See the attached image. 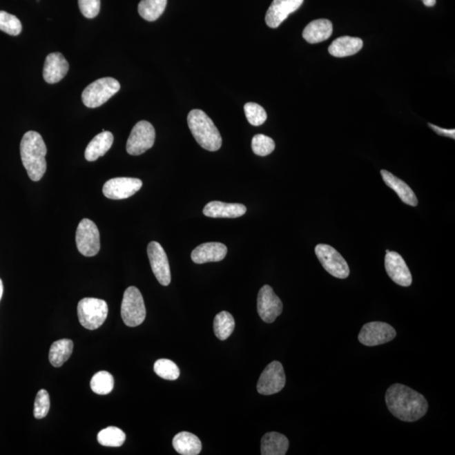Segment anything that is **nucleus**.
Listing matches in <instances>:
<instances>
[{
	"instance_id": "nucleus-1",
	"label": "nucleus",
	"mask_w": 455,
	"mask_h": 455,
	"mask_svg": "<svg viewBox=\"0 0 455 455\" xmlns=\"http://www.w3.org/2000/svg\"><path fill=\"white\" fill-rule=\"evenodd\" d=\"M385 403L391 414L405 423L423 418L428 409L427 401L422 394L401 384L392 385L387 389Z\"/></svg>"
},
{
	"instance_id": "nucleus-2",
	"label": "nucleus",
	"mask_w": 455,
	"mask_h": 455,
	"mask_svg": "<svg viewBox=\"0 0 455 455\" xmlns=\"http://www.w3.org/2000/svg\"><path fill=\"white\" fill-rule=\"evenodd\" d=\"M46 155L47 147L40 133L35 131L25 133L21 142V160L28 177L33 182L40 181L47 171Z\"/></svg>"
},
{
	"instance_id": "nucleus-3",
	"label": "nucleus",
	"mask_w": 455,
	"mask_h": 455,
	"mask_svg": "<svg viewBox=\"0 0 455 455\" xmlns=\"http://www.w3.org/2000/svg\"><path fill=\"white\" fill-rule=\"evenodd\" d=\"M189 128L195 139L204 150L219 151L222 146V137L219 129L208 115L202 110H191L187 117Z\"/></svg>"
},
{
	"instance_id": "nucleus-4",
	"label": "nucleus",
	"mask_w": 455,
	"mask_h": 455,
	"mask_svg": "<svg viewBox=\"0 0 455 455\" xmlns=\"http://www.w3.org/2000/svg\"><path fill=\"white\" fill-rule=\"evenodd\" d=\"M77 312L82 327L88 330H97L107 318L108 305L102 300L85 298L79 302Z\"/></svg>"
},
{
	"instance_id": "nucleus-5",
	"label": "nucleus",
	"mask_w": 455,
	"mask_h": 455,
	"mask_svg": "<svg viewBox=\"0 0 455 455\" xmlns=\"http://www.w3.org/2000/svg\"><path fill=\"white\" fill-rule=\"evenodd\" d=\"M121 316L126 326H140L146 317L144 298L136 287H129L125 290L121 306Z\"/></svg>"
},
{
	"instance_id": "nucleus-6",
	"label": "nucleus",
	"mask_w": 455,
	"mask_h": 455,
	"mask_svg": "<svg viewBox=\"0 0 455 455\" xmlns=\"http://www.w3.org/2000/svg\"><path fill=\"white\" fill-rule=\"evenodd\" d=\"M120 88V83L113 78L106 77L95 80L84 90L83 103L89 108H97L116 95Z\"/></svg>"
},
{
	"instance_id": "nucleus-7",
	"label": "nucleus",
	"mask_w": 455,
	"mask_h": 455,
	"mask_svg": "<svg viewBox=\"0 0 455 455\" xmlns=\"http://www.w3.org/2000/svg\"><path fill=\"white\" fill-rule=\"evenodd\" d=\"M315 251L321 265L331 276L340 279H345L349 276V264L333 247L319 244L316 246Z\"/></svg>"
},
{
	"instance_id": "nucleus-8",
	"label": "nucleus",
	"mask_w": 455,
	"mask_h": 455,
	"mask_svg": "<svg viewBox=\"0 0 455 455\" xmlns=\"http://www.w3.org/2000/svg\"><path fill=\"white\" fill-rule=\"evenodd\" d=\"M76 246L83 255L91 258L101 249L100 232L97 224L88 219L80 221L76 231Z\"/></svg>"
},
{
	"instance_id": "nucleus-9",
	"label": "nucleus",
	"mask_w": 455,
	"mask_h": 455,
	"mask_svg": "<svg viewBox=\"0 0 455 455\" xmlns=\"http://www.w3.org/2000/svg\"><path fill=\"white\" fill-rule=\"evenodd\" d=\"M155 130L151 122L140 121L133 127L127 142V152L131 155H140L154 146Z\"/></svg>"
},
{
	"instance_id": "nucleus-10",
	"label": "nucleus",
	"mask_w": 455,
	"mask_h": 455,
	"mask_svg": "<svg viewBox=\"0 0 455 455\" xmlns=\"http://www.w3.org/2000/svg\"><path fill=\"white\" fill-rule=\"evenodd\" d=\"M286 376L284 367L278 361H273L266 367L260 376L258 391L262 396H271L280 392L284 388Z\"/></svg>"
},
{
	"instance_id": "nucleus-11",
	"label": "nucleus",
	"mask_w": 455,
	"mask_h": 455,
	"mask_svg": "<svg viewBox=\"0 0 455 455\" xmlns=\"http://www.w3.org/2000/svg\"><path fill=\"white\" fill-rule=\"evenodd\" d=\"M396 336V331L391 325L374 321L362 327L358 340L365 346L374 347L391 342Z\"/></svg>"
},
{
	"instance_id": "nucleus-12",
	"label": "nucleus",
	"mask_w": 455,
	"mask_h": 455,
	"mask_svg": "<svg viewBox=\"0 0 455 455\" xmlns=\"http://www.w3.org/2000/svg\"><path fill=\"white\" fill-rule=\"evenodd\" d=\"M143 182L139 179L117 177L109 180L103 186V194L113 200H127L139 192Z\"/></svg>"
},
{
	"instance_id": "nucleus-13",
	"label": "nucleus",
	"mask_w": 455,
	"mask_h": 455,
	"mask_svg": "<svg viewBox=\"0 0 455 455\" xmlns=\"http://www.w3.org/2000/svg\"><path fill=\"white\" fill-rule=\"evenodd\" d=\"M284 309L282 301L269 285L260 289L258 297V311L264 322L273 323L281 315Z\"/></svg>"
},
{
	"instance_id": "nucleus-14",
	"label": "nucleus",
	"mask_w": 455,
	"mask_h": 455,
	"mask_svg": "<svg viewBox=\"0 0 455 455\" xmlns=\"http://www.w3.org/2000/svg\"><path fill=\"white\" fill-rule=\"evenodd\" d=\"M147 252L153 273L157 280L163 286L169 285L171 281L170 264L162 244L156 242H151L148 244Z\"/></svg>"
},
{
	"instance_id": "nucleus-15",
	"label": "nucleus",
	"mask_w": 455,
	"mask_h": 455,
	"mask_svg": "<svg viewBox=\"0 0 455 455\" xmlns=\"http://www.w3.org/2000/svg\"><path fill=\"white\" fill-rule=\"evenodd\" d=\"M386 273L396 284L409 287L412 284V276L403 256L395 251L386 253L385 258Z\"/></svg>"
},
{
	"instance_id": "nucleus-16",
	"label": "nucleus",
	"mask_w": 455,
	"mask_h": 455,
	"mask_svg": "<svg viewBox=\"0 0 455 455\" xmlns=\"http://www.w3.org/2000/svg\"><path fill=\"white\" fill-rule=\"evenodd\" d=\"M303 3L304 0H273L266 14L267 25L270 28H278Z\"/></svg>"
},
{
	"instance_id": "nucleus-17",
	"label": "nucleus",
	"mask_w": 455,
	"mask_h": 455,
	"mask_svg": "<svg viewBox=\"0 0 455 455\" xmlns=\"http://www.w3.org/2000/svg\"><path fill=\"white\" fill-rule=\"evenodd\" d=\"M70 64L62 53L52 52L46 57L43 67V78L48 84L59 82L67 75Z\"/></svg>"
},
{
	"instance_id": "nucleus-18",
	"label": "nucleus",
	"mask_w": 455,
	"mask_h": 455,
	"mask_svg": "<svg viewBox=\"0 0 455 455\" xmlns=\"http://www.w3.org/2000/svg\"><path fill=\"white\" fill-rule=\"evenodd\" d=\"M227 247L219 242L200 244L192 252V260L197 264L221 262L227 255Z\"/></svg>"
},
{
	"instance_id": "nucleus-19",
	"label": "nucleus",
	"mask_w": 455,
	"mask_h": 455,
	"mask_svg": "<svg viewBox=\"0 0 455 455\" xmlns=\"http://www.w3.org/2000/svg\"><path fill=\"white\" fill-rule=\"evenodd\" d=\"M246 213V206L240 204H225L219 201L210 202L204 209V214L210 217L235 219Z\"/></svg>"
},
{
	"instance_id": "nucleus-20",
	"label": "nucleus",
	"mask_w": 455,
	"mask_h": 455,
	"mask_svg": "<svg viewBox=\"0 0 455 455\" xmlns=\"http://www.w3.org/2000/svg\"><path fill=\"white\" fill-rule=\"evenodd\" d=\"M380 174L385 184L387 185L389 188L395 191L396 194L398 195L400 198V200L403 201L404 204L412 206H418V198H416L414 192H413L411 187L409 186L407 183L403 181V180L395 177V175L388 171L382 170Z\"/></svg>"
},
{
	"instance_id": "nucleus-21",
	"label": "nucleus",
	"mask_w": 455,
	"mask_h": 455,
	"mask_svg": "<svg viewBox=\"0 0 455 455\" xmlns=\"http://www.w3.org/2000/svg\"><path fill=\"white\" fill-rule=\"evenodd\" d=\"M333 32L332 23L327 19H319L309 23L303 32V37L309 43H322L329 39Z\"/></svg>"
},
{
	"instance_id": "nucleus-22",
	"label": "nucleus",
	"mask_w": 455,
	"mask_h": 455,
	"mask_svg": "<svg viewBox=\"0 0 455 455\" xmlns=\"http://www.w3.org/2000/svg\"><path fill=\"white\" fill-rule=\"evenodd\" d=\"M113 140V133L108 131H103L95 136L88 144L85 152L87 162H95L100 157L105 155L106 152L112 148Z\"/></svg>"
},
{
	"instance_id": "nucleus-23",
	"label": "nucleus",
	"mask_w": 455,
	"mask_h": 455,
	"mask_svg": "<svg viewBox=\"0 0 455 455\" xmlns=\"http://www.w3.org/2000/svg\"><path fill=\"white\" fill-rule=\"evenodd\" d=\"M363 41L360 38L341 37L336 39L328 48L329 53L336 57L353 56L361 50Z\"/></svg>"
},
{
	"instance_id": "nucleus-24",
	"label": "nucleus",
	"mask_w": 455,
	"mask_h": 455,
	"mask_svg": "<svg viewBox=\"0 0 455 455\" xmlns=\"http://www.w3.org/2000/svg\"><path fill=\"white\" fill-rule=\"evenodd\" d=\"M289 447V441L286 436L271 432L262 438L261 453L262 455H284Z\"/></svg>"
},
{
	"instance_id": "nucleus-25",
	"label": "nucleus",
	"mask_w": 455,
	"mask_h": 455,
	"mask_svg": "<svg viewBox=\"0 0 455 455\" xmlns=\"http://www.w3.org/2000/svg\"><path fill=\"white\" fill-rule=\"evenodd\" d=\"M174 449L182 455H197L202 451V443L196 435L188 432H181L172 441Z\"/></svg>"
},
{
	"instance_id": "nucleus-26",
	"label": "nucleus",
	"mask_w": 455,
	"mask_h": 455,
	"mask_svg": "<svg viewBox=\"0 0 455 455\" xmlns=\"http://www.w3.org/2000/svg\"><path fill=\"white\" fill-rule=\"evenodd\" d=\"M74 343L70 339L59 340L52 343L49 351V361L55 368H59L70 358Z\"/></svg>"
},
{
	"instance_id": "nucleus-27",
	"label": "nucleus",
	"mask_w": 455,
	"mask_h": 455,
	"mask_svg": "<svg viewBox=\"0 0 455 455\" xmlns=\"http://www.w3.org/2000/svg\"><path fill=\"white\" fill-rule=\"evenodd\" d=\"M235 322L231 313L222 311L215 316L213 320V330L217 338L224 341L234 331Z\"/></svg>"
},
{
	"instance_id": "nucleus-28",
	"label": "nucleus",
	"mask_w": 455,
	"mask_h": 455,
	"mask_svg": "<svg viewBox=\"0 0 455 455\" xmlns=\"http://www.w3.org/2000/svg\"><path fill=\"white\" fill-rule=\"evenodd\" d=\"M166 6L167 0H141L137 10L144 20L155 21L162 17Z\"/></svg>"
},
{
	"instance_id": "nucleus-29",
	"label": "nucleus",
	"mask_w": 455,
	"mask_h": 455,
	"mask_svg": "<svg viewBox=\"0 0 455 455\" xmlns=\"http://www.w3.org/2000/svg\"><path fill=\"white\" fill-rule=\"evenodd\" d=\"M99 443L106 447H121L126 441L124 432L117 427H108L97 435Z\"/></svg>"
},
{
	"instance_id": "nucleus-30",
	"label": "nucleus",
	"mask_w": 455,
	"mask_h": 455,
	"mask_svg": "<svg viewBox=\"0 0 455 455\" xmlns=\"http://www.w3.org/2000/svg\"><path fill=\"white\" fill-rule=\"evenodd\" d=\"M90 388L97 395H108L114 388V378L106 371H100L91 378Z\"/></svg>"
},
{
	"instance_id": "nucleus-31",
	"label": "nucleus",
	"mask_w": 455,
	"mask_h": 455,
	"mask_svg": "<svg viewBox=\"0 0 455 455\" xmlns=\"http://www.w3.org/2000/svg\"><path fill=\"white\" fill-rule=\"evenodd\" d=\"M154 370L157 376L164 380H175L180 376L177 365L169 359H159L155 363Z\"/></svg>"
},
{
	"instance_id": "nucleus-32",
	"label": "nucleus",
	"mask_w": 455,
	"mask_h": 455,
	"mask_svg": "<svg viewBox=\"0 0 455 455\" xmlns=\"http://www.w3.org/2000/svg\"><path fill=\"white\" fill-rule=\"evenodd\" d=\"M0 30L10 36H18L22 30L21 22L14 15L0 10Z\"/></svg>"
},
{
	"instance_id": "nucleus-33",
	"label": "nucleus",
	"mask_w": 455,
	"mask_h": 455,
	"mask_svg": "<svg viewBox=\"0 0 455 455\" xmlns=\"http://www.w3.org/2000/svg\"><path fill=\"white\" fill-rule=\"evenodd\" d=\"M244 114L251 125L258 127L267 121V115L262 106L254 102L246 103L244 106Z\"/></svg>"
},
{
	"instance_id": "nucleus-34",
	"label": "nucleus",
	"mask_w": 455,
	"mask_h": 455,
	"mask_svg": "<svg viewBox=\"0 0 455 455\" xmlns=\"http://www.w3.org/2000/svg\"><path fill=\"white\" fill-rule=\"evenodd\" d=\"M275 146L273 139L269 136L258 135L252 139L251 148L256 155H269L275 150Z\"/></svg>"
},
{
	"instance_id": "nucleus-35",
	"label": "nucleus",
	"mask_w": 455,
	"mask_h": 455,
	"mask_svg": "<svg viewBox=\"0 0 455 455\" xmlns=\"http://www.w3.org/2000/svg\"><path fill=\"white\" fill-rule=\"evenodd\" d=\"M50 409V397L45 389L38 391L35 404H34V416L37 419H43L48 414Z\"/></svg>"
},
{
	"instance_id": "nucleus-36",
	"label": "nucleus",
	"mask_w": 455,
	"mask_h": 455,
	"mask_svg": "<svg viewBox=\"0 0 455 455\" xmlns=\"http://www.w3.org/2000/svg\"><path fill=\"white\" fill-rule=\"evenodd\" d=\"M79 7L84 17H97L101 9V0H79Z\"/></svg>"
},
{
	"instance_id": "nucleus-37",
	"label": "nucleus",
	"mask_w": 455,
	"mask_h": 455,
	"mask_svg": "<svg viewBox=\"0 0 455 455\" xmlns=\"http://www.w3.org/2000/svg\"><path fill=\"white\" fill-rule=\"evenodd\" d=\"M429 127L434 130V131L437 133L438 135L446 136L451 137V139H454L455 137V130L454 129H445L438 127L434 124H428Z\"/></svg>"
},
{
	"instance_id": "nucleus-38",
	"label": "nucleus",
	"mask_w": 455,
	"mask_h": 455,
	"mask_svg": "<svg viewBox=\"0 0 455 455\" xmlns=\"http://www.w3.org/2000/svg\"><path fill=\"white\" fill-rule=\"evenodd\" d=\"M423 2L427 7H433L436 5V0H423Z\"/></svg>"
},
{
	"instance_id": "nucleus-39",
	"label": "nucleus",
	"mask_w": 455,
	"mask_h": 455,
	"mask_svg": "<svg viewBox=\"0 0 455 455\" xmlns=\"http://www.w3.org/2000/svg\"><path fill=\"white\" fill-rule=\"evenodd\" d=\"M3 293V285L1 279H0V300H1L2 299Z\"/></svg>"
},
{
	"instance_id": "nucleus-40",
	"label": "nucleus",
	"mask_w": 455,
	"mask_h": 455,
	"mask_svg": "<svg viewBox=\"0 0 455 455\" xmlns=\"http://www.w3.org/2000/svg\"><path fill=\"white\" fill-rule=\"evenodd\" d=\"M389 250H386V253H389Z\"/></svg>"
}]
</instances>
